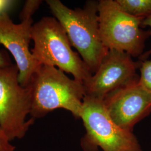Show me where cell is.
<instances>
[{"mask_svg":"<svg viewBox=\"0 0 151 151\" xmlns=\"http://www.w3.org/2000/svg\"><path fill=\"white\" fill-rule=\"evenodd\" d=\"M27 86L31 95V118H43L58 109L80 118L85 96L82 82L69 78L56 67L41 65Z\"/></svg>","mask_w":151,"mask_h":151,"instance_id":"cell-1","label":"cell"},{"mask_svg":"<svg viewBox=\"0 0 151 151\" xmlns=\"http://www.w3.org/2000/svg\"><path fill=\"white\" fill-rule=\"evenodd\" d=\"M54 17L64 28L72 47L93 74L108 49L99 32L98 2L88 1L83 8L71 9L60 0L46 1Z\"/></svg>","mask_w":151,"mask_h":151,"instance_id":"cell-2","label":"cell"},{"mask_svg":"<svg viewBox=\"0 0 151 151\" xmlns=\"http://www.w3.org/2000/svg\"><path fill=\"white\" fill-rule=\"evenodd\" d=\"M31 39L32 53L40 65L56 67L82 83L92 75L78 52L72 48L64 28L54 17L45 16L33 24Z\"/></svg>","mask_w":151,"mask_h":151,"instance_id":"cell-3","label":"cell"},{"mask_svg":"<svg viewBox=\"0 0 151 151\" xmlns=\"http://www.w3.org/2000/svg\"><path fill=\"white\" fill-rule=\"evenodd\" d=\"M99 32L106 49L123 51L132 57H139L144 53L150 30L142 29L143 17L126 13L113 0L98 1Z\"/></svg>","mask_w":151,"mask_h":151,"instance_id":"cell-4","label":"cell"},{"mask_svg":"<svg viewBox=\"0 0 151 151\" xmlns=\"http://www.w3.org/2000/svg\"><path fill=\"white\" fill-rule=\"evenodd\" d=\"M19 73L16 64L0 67V128L11 141L23 138L35 121L27 119L31 95L20 83Z\"/></svg>","mask_w":151,"mask_h":151,"instance_id":"cell-5","label":"cell"},{"mask_svg":"<svg viewBox=\"0 0 151 151\" xmlns=\"http://www.w3.org/2000/svg\"><path fill=\"white\" fill-rule=\"evenodd\" d=\"M80 118L86 130V140L104 151H142L131 131L123 129L110 116L103 100L85 96Z\"/></svg>","mask_w":151,"mask_h":151,"instance_id":"cell-6","label":"cell"},{"mask_svg":"<svg viewBox=\"0 0 151 151\" xmlns=\"http://www.w3.org/2000/svg\"><path fill=\"white\" fill-rule=\"evenodd\" d=\"M140 61L135 62L127 53L109 49L97 70L83 84L85 96L103 100L109 95L139 81L137 70Z\"/></svg>","mask_w":151,"mask_h":151,"instance_id":"cell-7","label":"cell"},{"mask_svg":"<svg viewBox=\"0 0 151 151\" xmlns=\"http://www.w3.org/2000/svg\"><path fill=\"white\" fill-rule=\"evenodd\" d=\"M103 101L114 123L131 132L135 124L151 112V92L139 81L114 92Z\"/></svg>","mask_w":151,"mask_h":151,"instance_id":"cell-8","label":"cell"},{"mask_svg":"<svg viewBox=\"0 0 151 151\" xmlns=\"http://www.w3.org/2000/svg\"><path fill=\"white\" fill-rule=\"evenodd\" d=\"M32 25V19L15 24L8 13L0 15V44L13 56L19 69V81L23 87L27 86L41 65L29 48Z\"/></svg>","mask_w":151,"mask_h":151,"instance_id":"cell-9","label":"cell"},{"mask_svg":"<svg viewBox=\"0 0 151 151\" xmlns=\"http://www.w3.org/2000/svg\"><path fill=\"white\" fill-rule=\"evenodd\" d=\"M119 7L132 16L146 18L151 15V0H115Z\"/></svg>","mask_w":151,"mask_h":151,"instance_id":"cell-10","label":"cell"},{"mask_svg":"<svg viewBox=\"0 0 151 151\" xmlns=\"http://www.w3.org/2000/svg\"><path fill=\"white\" fill-rule=\"evenodd\" d=\"M139 70V83L151 92V60L140 61Z\"/></svg>","mask_w":151,"mask_h":151,"instance_id":"cell-11","label":"cell"},{"mask_svg":"<svg viewBox=\"0 0 151 151\" xmlns=\"http://www.w3.org/2000/svg\"><path fill=\"white\" fill-rule=\"evenodd\" d=\"M42 3V1L40 0H27L19 14V18L21 22L32 19V15L37 11Z\"/></svg>","mask_w":151,"mask_h":151,"instance_id":"cell-12","label":"cell"},{"mask_svg":"<svg viewBox=\"0 0 151 151\" xmlns=\"http://www.w3.org/2000/svg\"><path fill=\"white\" fill-rule=\"evenodd\" d=\"M11 142L0 128V151H15L16 147L11 143Z\"/></svg>","mask_w":151,"mask_h":151,"instance_id":"cell-13","label":"cell"},{"mask_svg":"<svg viewBox=\"0 0 151 151\" xmlns=\"http://www.w3.org/2000/svg\"><path fill=\"white\" fill-rule=\"evenodd\" d=\"M142 27H150V35H151V15L148 16L147 17H146L143 19L142 24ZM151 55V48L147 50L146 52H144L142 55L139 57V61H144L148 59V58Z\"/></svg>","mask_w":151,"mask_h":151,"instance_id":"cell-14","label":"cell"},{"mask_svg":"<svg viewBox=\"0 0 151 151\" xmlns=\"http://www.w3.org/2000/svg\"><path fill=\"white\" fill-rule=\"evenodd\" d=\"M15 4V1L0 0V15L7 13Z\"/></svg>","mask_w":151,"mask_h":151,"instance_id":"cell-15","label":"cell"},{"mask_svg":"<svg viewBox=\"0 0 151 151\" xmlns=\"http://www.w3.org/2000/svg\"><path fill=\"white\" fill-rule=\"evenodd\" d=\"M11 59L8 53L3 50H0V67H6L12 65Z\"/></svg>","mask_w":151,"mask_h":151,"instance_id":"cell-16","label":"cell"}]
</instances>
